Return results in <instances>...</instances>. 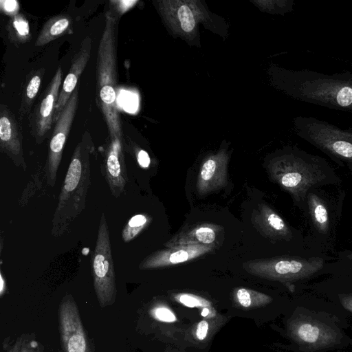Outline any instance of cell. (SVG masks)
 <instances>
[{
  "label": "cell",
  "mask_w": 352,
  "mask_h": 352,
  "mask_svg": "<svg viewBox=\"0 0 352 352\" xmlns=\"http://www.w3.org/2000/svg\"><path fill=\"white\" fill-rule=\"evenodd\" d=\"M78 92L79 85H78L54 123L55 126L50 138L48 155L45 166L47 184L51 187L56 184L57 171L62 160L64 146L77 111L79 100Z\"/></svg>",
  "instance_id": "cell-9"
},
{
  "label": "cell",
  "mask_w": 352,
  "mask_h": 352,
  "mask_svg": "<svg viewBox=\"0 0 352 352\" xmlns=\"http://www.w3.org/2000/svg\"><path fill=\"white\" fill-rule=\"evenodd\" d=\"M210 313V310L207 307H203L201 314L204 317H206Z\"/></svg>",
  "instance_id": "cell-36"
},
{
  "label": "cell",
  "mask_w": 352,
  "mask_h": 352,
  "mask_svg": "<svg viewBox=\"0 0 352 352\" xmlns=\"http://www.w3.org/2000/svg\"><path fill=\"white\" fill-rule=\"evenodd\" d=\"M0 149L16 167L25 170L27 165L23 155L20 122L3 104L0 105Z\"/></svg>",
  "instance_id": "cell-11"
},
{
  "label": "cell",
  "mask_w": 352,
  "mask_h": 352,
  "mask_svg": "<svg viewBox=\"0 0 352 352\" xmlns=\"http://www.w3.org/2000/svg\"><path fill=\"white\" fill-rule=\"evenodd\" d=\"M116 18L109 10L96 58L97 102L107 124L110 140H122V122L117 105L118 78Z\"/></svg>",
  "instance_id": "cell-3"
},
{
  "label": "cell",
  "mask_w": 352,
  "mask_h": 352,
  "mask_svg": "<svg viewBox=\"0 0 352 352\" xmlns=\"http://www.w3.org/2000/svg\"><path fill=\"white\" fill-rule=\"evenodd\" d=\"M349 260L352 261V252L346 256Z\"/></svg>",
  "instance_id": "cell-37"
},
{
  "label": "cell",
  "mask_w": 352,
  "mask_h": 352,
  "mask_svg": "<svg viewBox=\"0 0 352 352\" xmlns=\"http://www.w3.org/2000/svg\"><path fill=\"white\" fill-rule=\"evenodd\" d=\"M138 1L135 0H111L109 1V12L118 19L131 9Z\"/></svg>",
  "instance_id": "cell-27"
},
{
  "label": "cell",
  "mask_w": 352,
  "mask_h": 352,
  "mask_svg": "<svg viewBox=\"0 0 352 352\" xmlns=\"http://www.w3.org/2000/svg\"><path fill=\"white\" fill-rule=\"evenodd\" d=\"M91 38L86 36L82 41L78 52L72 58L69 72L63 81L56 107L54 123L56 122L63 109L78 86L79 77L89 62L91 55Z\"/></svg>",
  "instance_id": "cell-14"
},
{
  "label": "cell",
  "mask_w": 352,
  "mask_h": 352,
  "mask_svg": "<svg viewBox=\"0 0 352 352\" xmlns=\"http://www.w3.org/2000/svg\"><path fill=\"white\" fill-rule=\"evenodd\" d=\"M256 294L257 292L245 288H239L236 292V298L242 307H249L252 305V297Z\"/></svg>",
  "instance_id": "cell-30"
},
{
  "label": "cell",
  "mask_w": 352,
  "mask_h": 352,
  "mask_svg": "<svg viewBox=\"0 0 352 352\" xmlns=\"http://www.w3.org/2000/svg\"><path fill=\"white\" fill-rule=\"evenodd\" d=\"M177 14L182 30L186 32H191L195 25L191 9L186 5H182L179 8Z\"/></svg>",
  "instance_id": "cell-24"
},
{
  "label": "cell",
  "mask_w": 352,
  "mask_h": 352,
  "mask_svg": "<svg viewBox=\"0 0 352 352\" xmlns=\"http://www.w3.org/2000/svg\"><path fill=\"white\" fill-rule=\"evenodd\" d=\"M287 91L296 99L352 113V72L326 74L302 69L288 72Z\"/></svg>",
  "instance_id": "cell-4"
},
{
  "label": "cell",
  "mask_w": 352,
  "mask_h": 352,
  "mask_svg": "<svg viewBox=\"0 0 352 352\" xmlns=\"http://www.w3.org/2000/svg\"><path fill=\"white\" fill-rule=\"evenodd\" d=\"M213 249L211 245H181L168 248L152 253L140 264L141 270L155 269L187 262Z\"/></svg>",
  "instance_id": "cell-13"
},
{
  "label": "cell",
  "mask_w": 352,
  "mask_h": 352,
  "mask_svg": "<svg viewBox=\"0 0 352 352\" xmlns=\"http://www.w3.org/2000/svg\"><path fill=\"white\" fill-rule=\"evenodd\" d=\"M36 340L33 333L22 334L15 340L8 352H30Z\"/></svg>",
  "instance_id": "cell-25"
},
{
  "label": "cell",
  "mask_w": 352,
  "mask_h": 352,
  "mask_svg": "<svg viewBox=\"0 0 352 352\" xmlns=\"http://www.w3.org/2000/svg\"><path fill=\"white\" fill-rule=\"evenodd\" d=\"M45 74V68L40 67L32 70L26 76L21 87V102L17 114L19 122L28 118L31 113Z\"/></svg>",
  "instance_id": "cell-18"
},
{
  "label": "cell",
  "mask_w": 352,
  "mask_h": 352,
  "mask_svg": "<svg viewBox=\"0 0 352 352\" xmlns=\"http://www.w3.org/2000/svg\"><path fill=\"white\" fill-rule=\"evenodd\" d=\"M137 161L139 165L143 168H147L151 163L148 154L144 150H140L137 153Z\"/></svg>",
  "instance_id": "cell-32"
},
{
  "label": "cell",
  "mask_w": 352,
  "mask_h": 352,
  "mask_svg": "<svg viewBox=\"0 0 352 352\" xmlns=\"http://www.w3.org/2000/svg\"><path fill=\"white\" fill-rule=\"evenodd\" d=\"M6 30L10 41L16 46L26 43L31 40L29 22L22 13L19 12L9 19Z\"/></svg>",
  "instance_id": "cell-22"
},
{
  "label": "cell",
  "mask_w": 352,
  "mask_h": 352,
  "mask_svg": "<svg viewBox=\"0 0 352 352\" xmlns=\"http://www.w3.org/2000/svg\"><path fill=\"white\" fill-rule=\"evenodd\" d=\"M94 287L100 306L112 305L116 299V272L112 258L110 232L105 214L102 213L95 249L91 256Z\"/></svg>",
  "instance_id": "cell-6"
},
{
  "label": "cell",
  "mask_w": 352,
  "mask_h": 352,
  "mask_svg": "<svg viewBox=\"0 0 352 352\" xmlns=\"http://www.w3.org/2000/svg\"><path fill=\"white\" fill-rule=\"evenodd\" d=\"M268 169L271 179L289 192L296 205L305 212L311 191L341 182L326 159L300 148L278 155L270 162Z\"/></svg>",
  "instance_id": "cell-1"
},
{
  "label": "cell",
  "mask_w": 352,
  "mask_h": 352,
  "mask_svg": "<svg viewBox=\"0 0 352 352\" xmlns=\"http://www.w3.org/2000/svg\"><path fill=\"white\" fill-rule=\"evenodd\" d=\"M151 314L156 320L162 322H173L177 320L175 314L165 307H155L152 310Z\"/></svg>",
  "instance_id": "cell-28"
},
{
  "label": "cell",
  "mask_w": 352,
  "mask_h": 352,
  "mask_svg": "<svg viewBox=\"0 0 352 352\" xmlns=\"http://www.w3.org/2000/svg\"><path fill=\"white\" fill-rule=\"evenodd\" d=\"M93 149L91 138L86 133L74 151L59 194L52 221L51 234L54 237L67 234L85 208L91 184L90 154Z\"/></svg>",
  "instance_id": "cell-2"
},
{
  "label": "cell",
  "mask_w": 352,
  "mask_h": 352,
  "mask_svg": "<svg viewBox=\"0 0 352 352\" xmlns=\"http://www.w3.org/2000/svg\"><path fill=\"white\" fill-rule=\"evenodd\" d=\"M342 306L352 313V295H344L340 297Z\"/></svg>",
  "instance_id": "cell-33"
},
{
  "label": "cell",
  "mask_w": 352,
  "mask_h": 352,
  "mask_svg": "<svg viewBox=\"0 0 352 352\" xmlns=\"http://www.w3.org/2000/svg\"><path fill=\"white\" fill-rule=\"evenodd\" d=\"M0 294L1 296H3L6 291V283L1 272L0 275Z\"/></svg>",
  "instance_id": "cell-35"
},
{
  "label": "cell",
  "mask_w": 352,
  "mask_h": 352,
  "mask_svg": "<svg viewBox=\"0 0 352 352\" xmlns=\"http://www.w3.org/2000/svg\"><path fill=\"white\" fill-rule=\"evenodd\" d=\"M30 352H44V346L41 342L36 340Z\"/></svg>",
  "instance_id": "cell-34"
},
{
  "label": "cell",
  "mask_w": 352,
  "mask_h": 352,
  "mask_svg": "<svg viewBox=\"0 0 352 352\" xmlns=\"http://www.w3.org/2000/svg\"><path fill=\"white\" fill-rule=\"evenodd\" d=\"M151 218L144 214L132 217L126 223L122 232L124 242L133 240L149 223Z\"/></svg>",
  "instance_id": "cell-23"
},
{
  "label": "cell",
  "mask_w": 352,
  "mask_h": 352,
  "mask_svg": "<svg viewBox=\"0 0 352 352\" xmlns=\"http://www.w3.org/2000/svg\"><path fill=\"white\" fill-rule=\"evenodd\" d=\"M102 173L111 195L119 197L124 190L128 177L121 140H110L105 150Z\"/></svg>",
  "instance_id": "cell-12"
},
{
  "label": "cell",
  "mask_w": 352,
  "mask_h": 352,
  "mask_svg": "<svg viewBox=\"0 0 352 352\" xmlns=\"http://www.w3.org/2000/svg\"><path fill=\"white\" fill-rule=\"evenodd\" d=\"M324 264V260L320 257L281 256L250 261L243 263V267L254 275L295 280L312 276L319 272Z\"/></svg>",
  "instance_id": "cell-7"
},
{
  "label": "cell",
  "mask_w": 352,
  "mask_h": 352,
  "mask_svg": "<svg viewBox=\"0 0 352 352\" xmlns=\"http://www.w3.org/2000/svg\"><path fill=\"white\" fill-rule=\"evenodd\" d=\"M58 329L61 352H95L71 294L65 296L59 305Z\"/></svg>",
  "instance_id": "cell-8"
},
{
  "label": "cell",
  "mask_w": 352,
  "mask_h": 352,
  "mask_svg": "<svg viewBox=\"0 0 352 352\" xmlns=\"http://www.w3.org/2000/svg\"><path fill=\"white\" fill-rule=\"evenodd\" d=\"M72 25V20L68 14H58L51 17L41 28L35 41V46L45 45L67 32H70Z\"/></svg>",
  "instance_id": "cell-21"
},
{
  "label": "cell",
  "mask_w": 352,
  "mask_h": 352,
  "mask_svg": "<svg viewBox=\"0 0 352 352\" xmlns=\"http://www.w3.org/2000/svg\"><path fill=\"white\" fill-rule=\"evenodd\" d=\"M292 330L300 343L311 349L330 346L336 342L338 337L329 326L307 317L294 323Z\"/></svg>",
  "instance_id": "cell-15"
},
{
  "label": "cell",
  "mask_w": 352,
  "mask_h": 352,
  "mask_svg": "<svg viewBox=\"0 0 352 352\" xmlns=\"http://www.w3.org/2000/svg\"><path fill=\"white\" fill-rule=\"evenodd\" d=\"M62 83L63 71L59 66L28 118L30 134L37 144L50 135Z\"/></svg>",
  "instance_id": "cell-10"
},
{
  "label": "cell",
  "mask_w": 352,
  "mask_h": 352,
  "mask_svg": "<svg viewBox=\"0 0 352 352\" xmlns=\"http://www.w3.org/2000/svg\"><path fill=\"white\" fill-rule=\"evenodd\" d=\"M20 6L16 0H1L0 10L4 14L12 17L19 13Z\"/></svg>",
  "instance_id": "cell-29"
},
{
  "label": "cell",
  "mask_w": 352,
  "mask_h": 352,
  "mask_svg": "<svg viewBox=\"0 0 352 352\" xmlns=\"http://www.w3.org/2000/svg\"><path fill=\"white\" fill-rule=\"evenodd\" d=\"M208 331V322L206 320H201L199 322L196 331V336L198 340H203L207 336Z\"/></svg>",
  "instance_id": "cell-31"
},
{
  "label": "cell",
  "mask_w": 352,
  "mask_h": 352,
  "mask_svg": "<svg viewBox=\"0 0 352 352\" xmlns=\"http://www.w3.org/2000/svg\"><path fill=\"white\" fill-rule=\"evenodd\" d=\"M256 228L265 237L275 241H289L294 238L292 229L269 206L258 205L252 214Z\"/></svg>",
  "instance_id": "cell-16"
},
{
  "label": "cell",
  "mask_w": 352,
  "mask_h": 352,
  "mask_svg": "<svg viewBox=\"0 0 352 352\" xmlns=\"http://www.w3.org/2000/svg\"><path fill=\"white\" fill-rule=\"evenodd\" d=\"M295 127L302 139L352 172V128L344 129L312 116L298 117Z\"/></svg>",
  "instance_id": "cell-5"
},
{
  "label": "cell",
  "mask_w": 352,
  "mask_h": 352,
  "mask_svg": "<svg viewBox=\"0 0 352 352\" xmlns=\"http://www.w3.org/2000/svg\"><path fill=\"white\" fill-rule=\"evenodd\" d=\"M306 212L310 217L314 230L321 234L329 233L331 217L327 206L316 190L311 191L307 197Z\"/></svg>",
  "instance_id": "cell-19"
},
{
  "label": "cell",
  "mask_w": 352,
  "mask_h": 352,
  "mask_svg": "<svg viewBox=\"0 0 352 352\" xmlns=\"http://www.w3.org/2000/svg\"><path fill=\"white\" fill-rule=\"evenodd\" d=\"M217 230L210 224H201L176 234L166 243V246L170 248L181 245H211L216 239Z\"/></svg>",
  "instance_id": "cell-20"
},
{
  "label": "cell",
  "mask_w": 352,
  "mask_h": 352,
  "mask_svg": "<svg viewBox=\"0 0 352 352\" xmlns=\"http://www.w3.org/2000/svg\"><path fill=\"white\" fill-rule=\"evenodd\" d=\"M175 298L181 304L190 308L205 307L210 305V302L207 300L191 294H179Z\"/></svg>",
  "instance_id": "cell-26"
},
{
  "label": "cell",
  "mask_w": 352,
  "mask_h": 352,
  "mask_svg": "<svg viewBox=\"0 0 352 352\" xmlns=\"http://www.w3.org/2000/svg\"><path fill=\"white\" fill-rule=\"evenodd\" d=\"M227 160L224 153H219L204 162L196 183L199 195H207L227 184Z\"/></svg>",
  "instance_id": "cell-17"
}]
</instances>
